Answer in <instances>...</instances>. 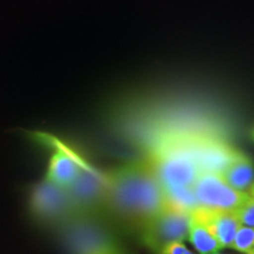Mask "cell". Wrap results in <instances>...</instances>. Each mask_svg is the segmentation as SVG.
I'll return each instance as SVG.
<instances>
[{"label":"cell","mask_w":254,"mask_h":254,"mask_svg":"<svg viewBox=\"0 0 254 254\" xmlns=\"http://www.w3.org/2000/svg\"><path fill=\"white\" fill-rule=\"evenodd\" d=\"M189 239L200 254H214L221 249L219 241L207 230V227L193 217H190Z\"/></svg>","instance_id":"12"},{"label":"cell","mask_w":254,"mask_h":254,"mask_svg":"<svg viewBox=\"0 0 254 254\" xmlns=\"http://www.w3.org/2000/svg\"><path fill=\"white\" fill-rule=\"evenodd\" d=\"M165 201L167 207L179 209V211L190 213L200 204L196 199L194 190L190 186H163Z\"/></svg>","instance_id":"11"},{"label":"cell","mask_w":254,"mask_h":254,"mask_svg":"<svg viewBox=\"0 0 254 254\" xmlns=\"http://www.w3.org/2000/svg\"><path fill=\"white\" fill-rule=\"evenodd\" d=\"M201 207L224 211H238L249 199V193L240 192L228 185L221 174L201 172L193 185Z\"/></svg>","instance_id":"7"},{"label":"cell","mask_w":254,"mask_h":254,"mask_svg":"<svg viewBox=\"0 0 254 254\" xmlns=\"http://www.w3.org/2000/svg\"><path fill=\"white\" fill-rule=\"evenodd\" d=\"M56 148L50 159L46 180L64 189H68L77 178L85 159L66 145L55 142Z\"/></svg>","instance_id":"9"},{"label":"cell","mask_w":254,"mask_h":254,"mask_svg":"<svg viewBox=\"0 0 254 254\" xmlns=\"http://www.w3.org/2000/svg\"><path fill=\"white\" fill-rule=\"evenodd\" d=\"M190 227V213L166 206L139 230V236L142 245L152 253L160 254L171 244L189 239Z\"/></svg>","instance_id":"4"},{"label":"cell","mask_w":254,"mask_h":254,"mask_svg":"<svg viewBox=\"0 0 254 254\" xmlns=\"http://www.w3.org/2000/svg\"><path fill=\"white\" fill-rule=\"evenodd\" d=\"M253 254H254V252H253Z\"/></svg>","instance_id":"18"},{"label":"cell","mask_w":254,"mask_h":254,"mask_svg":"<svg viewBox=\"0 0 254 254\" xmlns=\"http://www.w3.org/2000/svg\"><path fill=\"white\" fill-rule=\"evenodd\" d=\"M105 211L129 230H140L166 207L163 186L148 158L106 172Z\"/></svg>","instance_id":"1"},{"label":"cell","mask_w":254,"mask_h":254,"mask_svg":"<svg viewBox=\"0 0 254 254\" xmlns=\"http://www.w3.org/2000/svg\"><path fill=\"white\" fill-rule=\"evenodd\" d=\"M31 213L46 225L62 227L75 218L67 189L44 179L31 190L28 199Z\"/></svg>","instance_id":"6"},{"label":"cell","mask_w":254,"mask_h":254,"mask_svg":"<svg viewBox=\"0 0 254 254\" xmlns=\"http://www.w3.org/2000/svg\"><path fill=\"white\" fill-rule=\"evenodd\" d=\"M214 254H221V253H214Z\"/></svg>","instance_id":"17"},{"label":"cell","mask_w":254,"mask_h":254,"mask_svg":"<svg viewBox=\"0 0 254 254\" xmlns=\"http://www.w3.org/2000/svg\"><path fill=\"white\" fill-rule=\"evenodd\" d=\"M234 250L239 252L253 254L254 252V227H240L236 238H234L233 245Z\"/></svg>","instance_id":"13"},{"label":"cell","mask_w":254,"mask_h":254,"mask_svg":"<svg viewBox=\"0 0 254 254\" xmlns=\"http://www.w3.org/2000/svg\"><path fill=\"white\" fill-rule=\"evenodd\" d=\"M249 199L246 200L245 204L238 209V215H239L241 224L249 225L250 227H254V184L249 190Z\"/></svg>","instance_id":"14"},{"label":"cell","mask_w":254,"mask_h":254,"mask_svg":"<svg viewBox=\"0 0 254 254\" xmlns=\"http://www.w3.org/2000/svg\"><path fill=\"white\" fill-rule=\"evenodd\" d=\"M221 177L232 189L247 193L254 184V166L252 161L241 154L225 168Z\"/></svg>","instance_id":"10"},{"label":"cell","mask_w":254,"mask_h":254,"mask_svg":"<svg viewBox=\"0 0 254 254\" xmlns=\"http://www.w3.org/2000/svg\"><path fill=\"white\" fill-rule=\"evenodd\" d=\"M176 136L180 145L194 159L201 172L221 174L228 165L243 154L224 139L211 133L185 132L176 133Z\"/></svg>","instance_id":"3"},{"label":"cell","mask_w":254,"mask_h":254,"mask_svg":"<svg viewBox=\"0 0 254 254\" xmlns=\"http://www.w3.org/2000/svg\"><path fill=\"white\" fill-rule=\"evenodd\" d=\"M67 190L75 217L101 215L106 204V173L100 172L85 159L77 178Z\"/></svg>","instance_id":"5"},{"label":"cell","mask_w":254,"mask_h":254,"mask_svg":"<svg viewBox=\"0 0 254 254\" xmlns=\"http://www.w3.org/2000/svg\"><path fill=\"white\" fill-rule=\"evenodd\" d=\"M190 214L207 227V230L219 241L221 249L233 245L234 238L241 227V221L237 211L211 209L200 206Z\"/></svg>","instance_id":"8"},{"label":"cell","mask_w":254,"mask_h":254,"mask_svg":"<svg viewBox=\"0 0 254 254\" xmlns=\"http://www.w3.org/2000/svg\"><path fill=\"white\" fill-rule=\"evenodd\" d=\"M60 228V238L68 254H118L127 251L117 232L101 215H81Z\"/></svg>","instance_id":"2"},{"label":"cell","mask_w":254,"mask_h":254,"mask_svg":"<svg viewBox=\"0 0 254 254\" xmlns=\"http://www.w3.org/2000/svg\"><path fill=\"white\" fill-rule=\"evenodd\" d=\"M253 139H254V129H253Z\"/></svg>","instance_id":"16"},{"label":"cell","mask_w":254,"mask_h":254,"mask_svg":"<svg viewBox=\"0 0 254 254\" xmlns=\"http://www.w3.org/2000/svg\"><path fill=\"white\" fill-rule=\"evenodd\" d=\"M118 254H128L127 252H125V253H118Z\"/></svg>","instance_id":"15"}]
</instances>
